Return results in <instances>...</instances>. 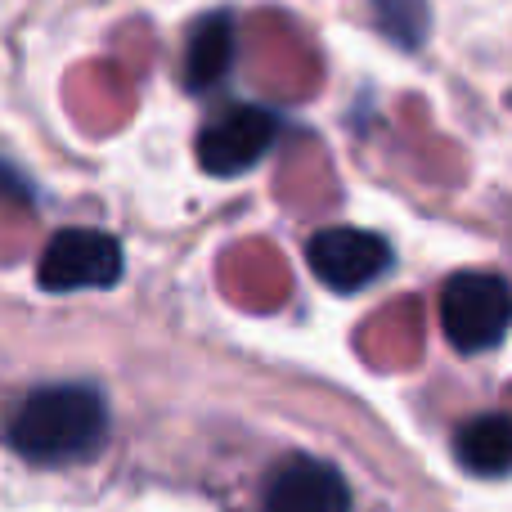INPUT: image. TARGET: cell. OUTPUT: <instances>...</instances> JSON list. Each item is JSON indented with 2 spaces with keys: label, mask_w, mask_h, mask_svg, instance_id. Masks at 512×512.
Listing matches in <instances>:
<instances>
[{
  "label": "cell",
  "mask_w": 512,
  "mask_h": 512,
  "mask_svg": "<svg viewBox=\"0 0 512 512\" xmlns=\"http://www.w3.org/2000/svg\"><path fill=\"white\" fill-rule=\"evenodd\" d=\"M310 270L319 274V283H328L333 292H360L378 279L391 265L387 239L369 230H351V225H333V230H319L306 243Z\"/></svg>",
  "instance_id": "5b68a950"
},
{
  "label": "cell",
  "mask_w": 512,
  "mask_h": 512,
  "mask_svg": "<svg viewBox=\"0 0 512 512\" xmlns=\"http://www.w3.org/2000/svg\"><path fill=\"white\" fill-rule=\"evenodd\" d=\"M36 279L45 292L113 288L122 279V248L104 230H59L45 243Z\"/></svg>",
  "instance_id": "3957f363"
},
{
  "label": "cell",
  "mask_w": 512,
  "mask_h": 512,
  "mask_svg": "<svg viewBox=\"0 0 512 512\" xmlns=\"http://www.w3.org/2000/svg\"><path fill=\"white\" fill-rule=\"evenodd\" d=\"M459 463L481 477H504L512 472V414H481L459 427L454 436Z\"/></svg>",
  "instance_id": "ba28073f"
},
{
  "label": "cell",
  "mask_w": 512,
  "mask_h": 512,
  "mask_svg": "<svg viewBox=\"0 0 512 512\" xmlns=\"http://www.w3.org/2000/svg\"><path fill=\"white\" fill-rule=\"evenodd\" d=\"M265 512H351V490L324 459H288L270 477Z\"/></svg>",
  "instance_id": "8992f818"
},
{
  "label": "cell",
  "mask_w": 512,
  "mask_h": 512,
  "mask_svg": "<svg viewBox=\"0 0 512 512\" xmlns=\"http://www.w3.org/2000/svg\"><path fill=\"white\" fill-rule=\"evenodd\" d=\"M234 63V18L225 9L198 18V27L189 32L185 45V81L189 90H212L225 81Z\"/></svg>",
  "instance_id": "52a82bcc"
},
{
  "label": "cell",
  "mask_w": 512,
  "mask_h": 512,
  "mask_svg": "<svg viewBox=\"0 0 512 512\" xmlns=\"http://www.w3.org/2000/svg\"><path fill=\"white\" fill-rule=\"evenodd\" d=\"M274 140H279V117L256 104H243L234 113L216 117L198 135V162H203L207 176H239L274 149Z\"/></svg>",
  "instance_id": "277c9868"
},
{
  "label": "cell",
  "mask_w": 512,
  "mask_h": 512,
  "mask_svg": "<svg viewBox=\"0 0 512 512\" xmlns=\"http://www.w3.org/2000/svg\"><path fill=\"white\" fill-rule=\"evenodd\" d=\"M441 328L450 337V346H459L463 355L490 351L504 342L512 328V288L508 279L486 270H463L445 283L441 292Z\"/></svg>",
  "instance_id": "7a4b0ae2"
},
{
  "label": "cell",
  "mask_w": 512,
  "mask_h": 512,
  "mask_svg": "<svg viewBox=\"0 0 512 512\" xmlns=\"http://www.w3.org/2000/svg\"><path fill=\"white\" fill-rule=\"evenodd\" d=\"M108 409L90 387H41L9 418V445L32 463H72L104 445Z\"/></svg>",
  "instance_id": "6da1fadb"
}]
</instances>
